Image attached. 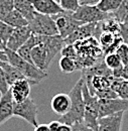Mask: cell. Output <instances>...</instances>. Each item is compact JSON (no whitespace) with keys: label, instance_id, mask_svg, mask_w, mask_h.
Returning a JSON list of instances; mask_svg holds the SVG:
<instances>
[{"label":"cell","instance_id":"18","mask_svg":"<svg viewBox=\"0 0 128 131\" xmlns=\"http://www.w3.org/2000/svg\"><path fill=\"white\" fill-rule=\"evenodd\" d=\"M1 68L3 69V71L5 73L6 80H7V83H8L9 86L13 85L18 80H21V79H24L25 78L18 69H16L15 67L10 65L8 62H4Z\"/></svg>","mask_w":128,"mask_h":131},{"label":"cell","instance_id":"12","mask_svg":"<svg viewBox=\"0 0 128 131\" xmlns=\"http://www.w3.org/2000/svg\"><path fill=\"white\" fill-rule=\"evenodd\" d=\"M31 85V82L26 78L18 80L13 85H11L10 92H11L13 101L16 103H20L28 98L29 94H30Z\"/></svg>","mask_w":128,"mask_h":131},{"label":"cell","instance_id":"37","mask_svg":"<svg viewBox=\"0 0 128 131\" xmlns=\"http://www.w3.org/2000/svg\"><path fill=\"white\" fill-rule=\"evenodd\" d=\"M3 63H4V62H2V61H0V67H2V65H3Z\"/></svg>","mask_w":128,"mask_h":131},{"label":"cell","instance_id":"35","mask_svg":"<svg viewBox=\"0 0 128 131\" xmlns=\"http://www.w3.org/2000/svg\"><path fill=\"white\" fill-rule=\"evenodd\" d=\"M0 61H2V62H7L6 53H5L4 49H2L1 48H0Z\"/></svg>","mask_w":128,"mask_h":131},{"label":"cell","instance_id":"13","mask_svg":"<svg viewBox=\"0 0 128 131\" xmlns=\"http://www.w3.org/2000/svg\"><path fill=\"white\" fill-rule=\"evenodd\" d=\"M32 4L37 13L46 15H57L65 11L61 4L55 0H32Z\"/></svg>","mask_w":128,"mask_h":131},{"label":"cell","instance_id":"14","mask_svg":"<svg viewBox=\"0 0 128 131\" xmlns=\"http://www.w3.org/2000/svg\"><path fill=\"white\" fill-rule=\"evenodd\" d=\"M71 104H72V101H71L70 95L65 93H60L52 97L50 102V107L54 113L60 116H64L69 112L71 108Z\"/></svg>","mask_w":128,"mask_h":131},{"label":"cell","instance_id":"21","mask_svg":"<svg viewBox=\"0 0 128 131\" xmlns=\"http://www.w3.org/2000/svg\"><path fill=\"white\" fill-rule=\"evenodd\" d=\"M13 30H14V28L12 26H10L9 24L0 20V46L2 49L4 47H6V43L9 39V37L11 36Z\"/></svg>","mask_w":128,"mask_h":131},{"label":"cell","instance_id":"10","mask_svg":"<svg viewBox=\"0 0 128 131\" xmlns=\"http://www.w3.org/2000/svg\"><path fill=\"white\" fill-rule=\"evenodd\" d=\"M31 34V30L29 29L28 26L14 28L11 36L9 37V39L6 43V48L13 50V51H17L28 40V38L30 37Z\"/></svg>","mask_w":128,"mask_h":131},{"label":"cell","instance_id":"33","mask_svg":"<svg viewBox=\"0 0 128 131\" xmlns=\"http://www.w3.org/2000/svg\"><path fill=\"white\" fill-rule=\"evenodd\" d=\"M34 131H50L48 124H39L36 127H34Z\"/></svg>","mask_w":128,"mask_h":131},{"label":"cell","instance_id":"24","mask_svg":"<svg viewBox=\"0 0 128 131\" xmlns=\"http://www.w3.org/2000/svg\"><path fill=\"white\" fill-rule=\"evenodd\" d=\"M14 9V0H0V19Z\"/></svg>","mask_w":128,"mask_h":131},{"label":"cell","instance_id":"29","mask_svg":"<svg viewBox=\"0 0 128 131\" xmlns=\"http://www.w3.org/2000/svg\"><path fill=\"white\" fill-rule=\"evenodd\" d=\"M72 131H95L93 130L91 127H89L88 125H86L84 123V121L81 122H76L72 125Z\"/></svg>","mask_w":128,"mask_h":131},{"label":"cell","instance_id":"38","mask_svg":"<svg viewBox=\"0 0 128 131\" xmlns=\"http://www.w3.org/2000/svg\"><path fill=\"white\" fill-rule=\"evenodd\" d=\"M55 1H57V2H59V3H60V0H55Z\"/></svg>","mask_w":128,"mask_h":131},{"label":"cell","instance_id":"17","mask_svg":"<svg viewBox=\"0 0 128 131\" xmlns=\"http://www.w3.org/2000/svg\"><path fill=\"white\" fill-rule=\"evenodd\" d=\"M0 20H2L5 23L9 24L13 28L23 27V26H27L28 25V20L25 19L16 9H13L12 11H10L8 14H6L4 17H2Z\"/></svg>","mask_w":128,"mask_h":131},{"label":"cell","instance_id":"25","mask_svg":"<svg viewBox=\"0 0 128 131\" xmlns=\"http://www.w3.org/2000/svg\"><path fill=\"white\" fill-rule=\"evenodd\" d=\"M60 4L66 11L75 12L80 6V0H60Z\"/></svg>","mask_w":128,"mask_h":131},{"label":"cell","instance_id":"8","mask_svg":"<svg viewBox=\"0 0 128 131\" xmlns=\"http://www.w3.org/2000/svg\"><path fill=\"white\" fill-rule=\"evenodd\" d=\"M52 18L55 19L59 35L63 38H67L70 34L74 32L80 25H82L78 20L73 17V12L71 11H63L57 15H54Z\"/></svg>","mask_w":128,"mask_h":131},{"label":"cell","instance_id":"9","mask_svg":"<svg viewBox=\"0 0 128 131\" xmlns=\"http://www.w3.org/2000/svg\"><path fill=\"white\" fill-rule=\"evenodd\" d=\"M126 110H128V100L121 98H99V118L118 112H125Z\"/></svg>","mask_w":128,"mask_h":131},{"label":"cell","instance_id":"5","mask_svg":"<svg viewBox=\"0 0 128 131\" xmlns=\"http://www.w3.org/2000/svg\"><path fill=\"white\" fill-rule=\"evenodd\" d=\"M27 26L29 27L32 33L37 35L51 36L59 34L55 19L50 15L40 14L36 12L34 17L28 22Z\"/></svg>","mask_w":128,"mask_h":131},{"label":"cell","instance_id":"3","mask_svg":"<svg viewBox=\"0 0 128 131\" xmlns=\"http://www.w3.org/2000/svg\"><path fill=\"white\" fill-rule=\"evenodd\" d=\"M3 49L6 53L7 62L10 65L15 67L16 69H18L22 73V75L31 82L32 85H35V84L40 82L41 80L48 78V73L41 71L36 66L32 65L30 63H28L27 61L23 60L16 51L7 49L6 47H4Z\"/></svg>","mask_w":128,"mask_h":131},{"label":"cell","instance_id":"26","mask_svg":"<svg viewBox=\"0 0 128 131\" xmlns=\"http://www.w3.org/2000/svg\"><path fill=\"white\" fill-rule=\"evenodd\" d=\"M118 57L120 58L122 65H128V45L127 43H121L115 51Z\"/></svg>","mask_w":128,"mask_h":131},{"label":"cell","instance_id":"31","mask_svg":"<svg viewBox=\"0 0 128 131\" xmlns=\"http://www.w3.org/2000/svg\"><path fill=\"white\" fill-rule=\"evenodd\" d=\"M60 125H61V122L59 120H57V121H51L48 124V127H49V130L50 131H58Z\"/></svg>","mask_w":128,"mask_h":131},{"label":"cell","instance_id":"7","mask_svg":"<svg viewBox=\"0 0 128 131\" xmlns=\"http://www.w3.org/2000/svg\"><path fill=\"white\" fill-rule=\"evenodd\" d=\"M37 113L38 108L30 97L20 103H16L13 101V115L16 117L22 118L33 127H36L38 125Z\"/></svg>","mask_w":128,"mask_h":131},{"label":"cell","instance_id":"15","mask_svg":"<svg viewBox=\"0 0 128 131\" xmlns=\"http://www.w3.org/2000/svg\"><path fill=\"white\" fill-rule=\"evenodd\" d=\"M13 116V98L9 89L0 97V126Z\"/></svg>","mask_w":128,"mask_h":131},{"label":"cell","instance_id":"27","mask_svg":"<svg viewBox=\"0 0 128 131\" xmlns=\"http://www.w3.org/2000/svg\"><path fill=\"white\" fill-rule=\"evenodd\" d=\"M9 89H10V86L7 83L5 73H4L3 69L0 67V94L1 95L5 94L6 92L9 91Z\"/></svg>","mask_w":128,"mask_h":131},{"label":"cell","instance_id":"30","mask_svg":"<svg viewBox=\"0 0 128 131\" xmlns=\"http://www.w3.org/2000/svg\"><path fill=\"white\" fill-rule=\"evenodd\" d=\"M120 36L123 42L128 45V23L120 22Z\"/></svg>","mask_w":128,"mask_h":131},{"label":"cell","instance_id":"4","mask_svg":"<svg viewBox=\"0 0 128 131\" xmlns=\"http://www.w3.org/2000/svg\"><path fill=\"white\" fill-rule=\"evenodd\" d=\"M84 80V79H83ZM84 103H85V114L84 123L91 127L93 130L98 131V118H99V98L96 95H92L89 91L85 81L82 87Z\"/></svg>","mask_w":128,"mask_h":131},{"label":"cell","instance_id":"39","mask_svg":"<svg viewBox=\"0 0 128 131\" xmlns=\"http://www.w3.org/2000/svg\"><path fill=\"white\" fill-rule=\"evenodd\" d=\"M0 48H1V46H0ZM1 49H2V48H1Z\"/></svg>","mask_w":128,"mask_h":131},{"label":"cell","instance_id":"19","mask_svg":"<svg viewBox=\"0 0 128 131\" xmlns=\"http://www.w3.org/2000/svg\"><path fill=\"white\" fill-rule=\"evenodd\" d=\"M59 66H60L61 71L66 73V74L73 73V72L79 70L77 61L75 59H72V58H69V57H65V56H62V58L60 59Z\"/></svg>","mask_w":128,"mask_h":131},{"label":"cell","instance_id":"16","mask_svg":"<svg viewBox=\"0 0 128 131\" xmlns=\"http://www.w3.org/2000/svg\"><path fill=\"white\" fill-rule=\"evenodd\" d=\"M14 9H16L28 22L36 14L32 0H14Z\"/></svg>","mask_w":128,"mask_h":131},{"label":"cell","instance_id":"23","mask_svg":"<svg viewBox=\"0 0 128 131\" xmlns=\"http://www.w3.org/2000/svg\"><path fill=\"white\" fill-rule=\"evenodd\" d=\"M111 16L118 22H124L125 18L128 16V0H123L119 8L115 12L111 13Z\"/></svg>","mask_w":128,"mask_h":131},{"label":"cell","instance_id":"22","mask_svg":"<svg viewBox=\"0 0 128 131\" xmlns=\"http://www.w3.org/2000/svg\"><path fill=\"white\" fill-rule=\"evenodd\" d=\"M104 63L111 71L115 70V69H118L121 66H123L120 58L118 57V54L116 52H111V53L105 54L104 56Z\"/></svg>","mask_w":128,"mask_h":131},{"label":"cell","instance_id":"28","mask_svg":"<svg viewBox=\"0 0 128 131\" xmlns=\"http://www.w3.org/2000/svg\"><path fill=\"white\" fill-rule=\"evenodd\" d=\"M62 56L65 57H69L72 59H77V50L75 49L74 45H66L64 47V49H62Z\"/></svg>","mask_w":128,"mask_h":131},{"label":"cell","instance_id":"40","mask_svg":"<svg viewBox=\"0 0 128 131\" xmlns=\"http://www.w3.org/2000/svg\"><path fill=\"white\" fill-rule=\"evenodd\" d=\"M127 85H128V81H127Z\"/></svg>","mask_w":128,"mask_h":131},{"label":"cell","instance_id":"20","mask_svg":"<svg viewBox=\"0 0 128 131\" xmlns=\"http://www.w3.org/2000/svg\"><path fill=\"white\" fill-rule=\"evenodd\" d=\"M122 1L123 0H100V2L97 4V7L103 12L113 13L119 8Z\"/></svg>","mask_w":128,"mask_h":131},{"label":"cell","instance_id":"34","mask_svg":"<svg viewBox=\"0 0 128 131\" xmlns=\"http://www.w3.org/2000/svg\"><path fill=\"white\" fill-rule=\"evenodd\" d=\"M58 131H72V126L71 125H68V124L61 123V125H60Z\"/></svg>","mask_w":128,"mask_h":131},{"label":"cell","instance_id":"1","mask_svg":"<svg viewBox=\"0 0 128 131\" xmlns=\"http://www.w3.org/2000/svg\"><path fill=\"white\" fill-rule=\"evenodd\" d=\"M65 46L64 38L59 34L51 36L39 35V42L31 49L32 64L48 73L51 61L60 51H62Z\"/></svg>","mask_w":128,"mask_h":131},{"label":"cell","instance_id":"11","mask_svg":"<svg viewBox=\"0 0 128 131\" xmlns=\"http://www.w3.org/2000/svg\"><path fill=\"white\" fill-rule=\"evenodd\" d=\"M124 112L98 118V131H121Z\"/></svg>","mask_w":128,"mask_h":131},{"label":"cell","instance_id":"32","mask_svg":"<svg viewBox=\"0 0 128 131\" xmlns=\"http://www.w3.org/2000/svg\"><path fill=\"white\" fill-rule=\"evenodd\" d=\"M100 0H80V5H97Z\"/></svg>","mask_w":128,"mask_h":131},{"label":"cell","instance_id":"6","mask_svg":"<svg viewBox=\"0 0 128 131\" xmlns=\"http://www.w3.org/2000/svg\"><path fill=\"white\" fill-rule=\"evenodd\" d=\"M73 17L81 24L102 22L111 17V13H106L100 10L97 5H80L79 8L73 12Z\"/></svg>","mask_w":128,"mask_h":131},{"label":"cell","instance_id":"36","mask_svg":"<svg viewBox=\"0 0 128 131\" xmlns=\"http://www.w3.org/2000/svg\"><path fill=\"white\" fill-rule=\"evenodd\" d=\"M124 23H128V16L125 18V20H124Z\"/></svg>","mask_w":128,"mask_h":131},{"label":"cell","instance_id":"2","mask_svg":"<svg viewBox=\"0 0 128 131\" xmlns=\"http://www.w3.org/2000/svg\"><path fill=\"white\" fill-rule=\"evenodd\" d=\"M83 78H81L76 85L73 87V89L70 92V97H71V108L69 112L64 116H61L59 121L61 123L68 124V125H73L76 122L84 121V114H85V103H84V97H83V92H82V87H83Z\"/></svg>","mask_w":128,"mask_h":131}]
</instances>
